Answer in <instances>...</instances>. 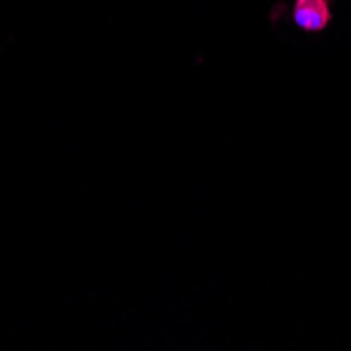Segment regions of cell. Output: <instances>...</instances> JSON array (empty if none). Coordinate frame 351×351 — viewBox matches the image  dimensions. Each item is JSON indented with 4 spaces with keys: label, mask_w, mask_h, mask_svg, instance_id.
<instances>
[{
    "label": "cell",
    "mask_w": 351,
    "mask_h": 351,
    "mask_svg": "<svg viewBox=\"0 0 351 351\" xmlns=\"http://www.w3.org/2000/svg\"><path fill=\"white\" fill-rule=\"evenodd\" d=\"M295 23L307 32H320L330 21L328 0H295Z\"/></svg>",
    "instance_id": "6da1fadb"
}]
</instances>
